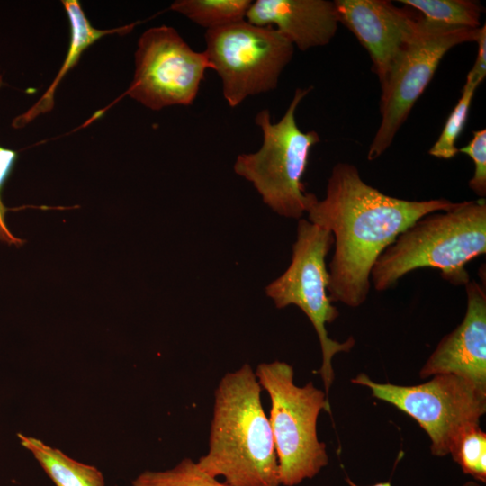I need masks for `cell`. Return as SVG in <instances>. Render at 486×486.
I'll use <instances>...</instances> for the list:
<instances>
[{
    "label": "cell",
    "mask_w": 486,
    "mask_h": 486,
    "mask_svg": "<svg viewBox=\"0 0 486 486\" xmlns=\"http://www.w3.org/2000/svg\"><path fill=\"white\" fill-rule=\"evenodd\" d=\"M478 86L479 84L469 76H466L461 97L449 114L437 140L430 148L429 155L442 159H450L457 155L456 140L467 122L472 101Z\"/></svg>",
    "instance_id": "obj_18"
},
{
    "label": "cell",
    "mask_w": 486,
    "mask_h": 486,
    "mask_svg": "<svg viewBox=\"0 0 486 486\" xmlns=\"http://www.w3.org/2000/svg\"><path fill=\"white\" fill-rule=\"evenodd\" d=\"M311 87L297 88L284 116L272 122L270 112L256 115L263 142L254 153L237 157L233 169L250 182L264 203L280 216L302 219L315 194L306 191L302 177L311 148L320 141L315 130L302 131L295 118L297 107Z\"/></svg>",
    "instance_id": "obj_4"
},
{
    "label": "cell",
    "mask_w": 486,
    "mask_h": 486,
    "mask_svg": "<svg viewBox=\"0 0 486 486\" xmlns=\"http://www.w3.org/2000/svg\"><path fill=\"white\" fill-rule=\"evenodd\" d=\"M346 482L348 483L349 486H360V485H357L356 483H355L352 480H350L349 478H346ZM370 486H392V483L390 482H377L374 485H370Z\"/></svg>",
    "instance_id": "obj_24"
},
{
    "label": "cell",
    "mask_w": 486,
    "mask_h": 486,
    "mask_svg": "<svg viewBox=\"0 0 486 486\" xmlns=\"http://www.w3.org/2000/svg\"><path fill=\"white\" fill-rule=\"evenodd\" d=\"M203 51L222 84V94L234 108L247 97L274 90L294 46L278 30L247 20L208 30Z\"/></svg>",
    "instance_id": "obj_9"
},
{
    "label": "cell",
    "mask_w": 486,
    "mask_h": 486,
    "mask_svg": "<svg viewBox=\"0 0 486 486\" xmlns=\"http://www.w3.org/2000/svg\"><path fill=\"white\" fill-rule=\"evenodd\" d=\"M456 203L445 198L410 201L387 195L365 183L353 164L337 163L325 197L319 200L315 195L306 211L309 221L334 238L328 267L331 302L351 308L362 305L380 255L416 220Z\"/></svg>",
    "instance_id": "obj_1"
},
{
    "label": "cell",
    "mask_w": 486,
    "mask_h": 486,
    "mask_svg": "<svg viewBox=\"0 0 486 486\" xmlns=\"http://www.w3.org/2000/svg\"><path fill=\"white\" fill-rule=\"evenodd\" d=\"M251 0H176L170 9L193 22L213 30L246 20Z\"/></svg>",
    "instance_id": "obj_16"
},
{
    "label": "cell",
    "mask_w": 486,
    "mask_h": 486,
    "mask_svg": "<svg viewBox=\"0 0 486 486\" xmlns=\"http://www.w3.org/2000/svg\"><path fill=\"white\" fill-rule=\"evenodd\" d=\"M132 486H230L202 472L190 458L165 471H145L131 482Z\"/></svg>",
    "instance_id": "obj_19"
},
{
    "label": "cell",
    "mask_w": 486,
    "mask_h": 486,
    "mask_svg": "<svg viewBox=\"0 0 486 486\" xmlns=\"http://www.w3.org/2000/svg\"><path fill=\"white\" fill-rule=\"evenodd\" d=\"M61 3L70 24V43L68 50L54 80L41 97L26 112L14 119L12 127L14 129L25 127L37 117L50 112L53 109L55 104V93L59 83L69 70L76 66L83 53L91 45L106 35L127 34L136 25V23H130L113 29H97L92 25L86 17L79 1L62 0Z\"/></svg>",
    "instance_id": "obj_14"
},
{
    "label": "cell",
    "mask_w": 486,
    "mask_h": 486,
    "mask_svg": "<svg viewBox=\"0 0 486 486\" xmlns=\"http://www.w3.org/2000/svg\"><path fill=\"white\" fill-rule=\"evenodd\" d=\"M17 436L56 486H105L104 475L96 467L80 463L33 436L22 433Z\"/></svg>",
    "instance_id": "obj_15"
},
{
    "label": "cell",
    "mask_w": 486,
    "mask_h": 486,
    "mask_svg": "<svg viewBox=\"0 0 486 486\" xmlns=\"http://www.w3.org/2000/svg\"><path fill=\"white\" fill-rule=\"evenodd\" d=\"M450 454L465 474L478 482H486V433L480 426L462 434Z\"/></svg>",
    "instance_id": "obj_20"
},
{
    "label": "cell",
    "mask_w": 486,
    "mask_h": 486,
    "mask_svg": "<svg viewBox=\"0 0 486 486\" xmlns=\"http://www.w3.org/2000/svg\"><path fill=\"white\" fill-rule=\"evenodd\" d=\"M418 11L427 20L450 26L477 29L481 27L483 7L471 0H399Z\"/></svg>",
    "instance_id": "obj_17"
},
{
    "label": "cell",
    "mask_w": 486,
    "mask_h": 486,
    "mask_svg": "<svg viewBox=\"0 0 486 486\" xmlns=\"http://www.w3.org/2000/svg\"><path fill=\"white\" fill-rule=\"evenodd\" d=\"M334 4L338 23L366 50L381 83L412 35L420 14L386 0H336Z\"/></svg>",
    "instance_id": "obj_11"
},
{
    "label": "cell",
    "mask_w": 486,
    "mask_h": 486,
    "mask_svg": "<svg viewBox=\"0 0 486 486\" xmlns=\"http://www.w3.org/2000/svg\"><path fill=\"white\" fill-rule=\"evenodd\" d=\"M255 374L271 401L268 419L280 484L296 486L316 476L328 464L326 445L317 433L320 411L330 412L328 398L312 382L298 386L292 366L284 361L261 363Z\"/></svg>",
    "instance_id": "obj_5"
},
{
    "label": "cell",
    "mask_w": 486,
    "mask_h": 486,
    "mask_svg": "<svg viewBox=\"0 0 486 486\" xmlns=\"http://www.w3.org/2000/svg\"><path fill=\"white\" fill-rule=\"evenodd\" d=\"M248 364L223 375L214 392L207 453L196 462L230 486H280L274 436Z\"/></svg>",
    "instance_id": "obj_2"
},
{
    "label": "cell",
    "mask_w": 486,
    "mask_h": 486,
    "mask_svg": "<svg viewBox=\"0 0 486 486\" xmlns=\"http://www.w3.org/2000/svg\"><path fill=\"white\" fill-rule=\"evenodd\" d=\"M334 245L333 235L306 219L298 220L296 240L287 269L265 289L278 309L298 307L311 322L322 353L319 373L328 396L335 374L332 359L335 355L349 352L356 340L350 337L344 342L330 338L326 325L339 315L328 296L327 256Z\"/></svg>",
    "instance_id": "obj_7"
},
{
    "label": "cell",
    "mask_w": 486,
    "mask_h": 486,
    "mask_svg": "<svg viewBox=\"0 0 486 486\" xmlns=\"http://www.w3.org/2000/svg\"><path fill=\"white\" fill-rule=\"evenodd\" d=\"M133 79L126 95L145 107L191 105L211 65L204 52L194 50L167 25L146 30L138 40Z\"/></svg>",
    "instance_id": "obj_10"
},
{
    "label": "cell",
    "mask_w": 486,
    "mask_h": 486,
    "mask_svg": "<svg viewBox=\"0 0 486 486\" xmlns=\"http://www.w3.org/2000/svg\"><path fill=\"white\" fill-rule=\"evenodd\" d=\"M246 20L275 28L302 51L328 44L338 27L334 1L328 0H256Z\"/></svg>",
    "instance_id": "obj_13"
},
{
    "label": "cell",
    "mask_w": 486,
    "mask_h": 486,
    "mask_svg": "<svg viewBox=\"0 0 486 486\" xmlns=\"http://www.w3.org/2000/svg\"><path fill=\"white\" fill-rule=\"evenodd\" d=\"M479 30L446 25L419 15L412 35L380 83L381 122L367 152L369 161L390 148L444 56L459 44L476 41Z\"/></svg>",
    "instance_id": "obj_6"
},
{
    "label": "cell",
    "mask_w": 486,
    "mask_h": 486,
    "mask_svg": "<svg viewBox=\"0 0 486 486\" xmlns=\"http://www.w3.org/2000/svg\"><path fill=\"white\" fill-rule=\"evenodd\" d=\"M469 156L474 165L473 175L469 181V187L481 199L486 195V130L472 132V139L464 147L458 148Z\"/></svg>",
    "instance_id": "obj_21"
},
{
    "label": "cell",
    "mask_w": 486,
    "mask_h": 486,
    "mask_svg": "<svg viewBox=\"0 0 486 486\" xmlns=\"http://www.w3.org/2000/svg\"><path fill=\"white\" fill-rule=\"evenodd\" d=\"M3 86V75L0 68V87ZM18 154L16 151L0 146V242L5 243L7 245H14L15 247H20L23 245L24 240L15 237L8 229L5 221L6 212L9 211V208H6L2 201L1 193L6 183L7 179L10 177L14 165L17 161Z\"/></svg>",
    "instance_id": "obj_22"
},
{
    "label": "cell",
    "mask_w": 486,
    "mask_h": 486,
    "mask_svg": "<svg viewBox=\"0 0 486 486\" xmlns=\"http://www.w3.org/2000/svg\"><path fill=\"white\" fill-rule=\"evenodd\" d=\"M486 252V201H464L447 211L428 214L410 225L380 255L371 283L392 288L407 274L433 267L454 285H465V266Z\"/></svg>",
    "instance_id": "obj_3"
},
{
    "label": "cell",
    "mask_w": 486,
    "mask_h": 486,
    "mask_svg": "<svg viewBox=\"0 0 486 486\" xmlns=\"http://www.w3.org/2000/svg\"><path fill=\"white\" fill-rule=\"evenodd\" d=\"M354 384L368 388L372 395L414 418L430 439V451L445 456L458 438L480 426L486 412V392L454 374H436L417 385H398L373 381L360 373Z\"/></svg>",
    "instance_id": "obj_8"
},
{
    "label": "cell",
    "mask_w": 486,
    "mask_h": 486,
    "mask_svg": "<svg viewBox=\"0 0 486 486\" xmlns=\"http://www.w3.org/2000/svg\"><path fill=\"white\" fill-rule=\"evenodd\" d=\"M467 305L463 321L437 344L419 371L459 376L486 392V292L476 281L465 285Z\"/></svg>",
    "instance_id": "obj_12"
},
{
    "label": "cell",
    "mask_w": 486,
    "mask_h": 486,
    "mask_svg": "<svg viewBox=\"0 0 486 486\" xmlns=\"http://www.w3.org/2000/svg\"><path fill=\"white\" fill-rule=\"evenodd\" d=\"M478 44V54L473 67L469 71V76L474 82L479 85L486 76V26L480 27L479 35L476 39Z\"/></svg>",
    "instance_id": "obj_23"
},
{
    "label": "cell",
    "mask_w": 486,
    "mask_h": 486,
    "mask_svg": "<svg viewBox=\"0 0 486 486\" xmlns=\"http://www.w3.org/2000/svg\"><path fill=\"white\" fill-rule=\"evenodd\" d=\"M462 486H482L481 482H478L476 481H469L464 482Z\"/></svg>",
    "instance_id": "obj_25"
}]
</instances>
